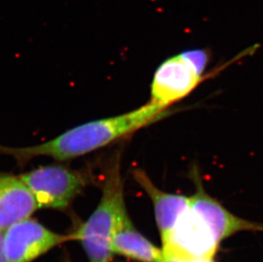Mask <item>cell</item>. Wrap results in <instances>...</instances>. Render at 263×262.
Masks as SVG:
<instances>
[{"mask_svg": "<svg viewBox=\"0 0 263 262\" xmlns=\"http://www.w3.org/2000/svg\"><path fill=\"white\" fill-rule=\"evenodd\" d=\"M127 213L119 161L110 166L102 185L99 204L72 236L82 245L89 262H111L112 239Z\"/></svg>", "mask_w": 263, "mask_h": 262, "instance_id": "cell-2", "label": "cell"}, {"mask_svg": "<svg viewBox=\"0 0 263 262\" xmlns=\"http://www.w3.org/2000/svg\"><path fill=\"white\" fill-rule=\"evenodd\" d=\"M114 254L138 262H164L159 249L135 228L126 215L116 228L112 239Z\"/></svg>", "mask_w": 263, "mask_h": 262, "instance_id": "cell-10", "label": "cell"}, {"mask_svg": "<svg viewBox=\"0 0 263 262\" xmlns=\"http://www.w3.org/2000/svg\"><path fill=\"white\" fill-rule=\"evenodd\" d=\"M3 241H4V232L0 231V262H7L5 259V253H4Z\"/></svg>", "mask_w": 263, "mask_h": 262, "instance_id": "cell-11", "label": "cell"}, {"mask_svg": "<svg viewBox=\"0 0 263 262\" xmlns=\"http://www.w3.org/2000/svg\"><path fill=\"white\" fill-rule=\"evenodd\" d=\"M164 262H181L176 261V260H164ZM184 262H215V260H193V261H184Z\"/></svg>", "mask_w": 263, "mask_h": 262, "instance_id": "cell-12", "label": "cell"}, {"mask_svg": "<svg viewBox=\"0 0 263 262\" xmlns=\"http://www.w3.org/2000/svg\"><path fill=\"white\" fill-rule=\"evenodd\" d=\"M73 236L49 230L31 217L15 223L4 232L3 248L7 262H32Z\"/></svg>", "mask_w": 263, "mask_h": 262, "instance_id": "cell-6", "label": "cell"}, {"mask_svg": "<svg viewBox=\"0 0 263 262\" xmlns=\"http://www.w3.org/2000/svg\"><path fill=\"white\" fill-rule=\"evenodd\" d=\"M190 174L195 188L194 194L190 196V204L208 221L220 244L243 231L263 232L262 224L238 217L210 195L206 192L199 171L195 166Z\"/></svg>", "mask_w": 263, "mask_h": 262, "instance_id": "cell-7", "label": "cell"}, {"mask_svg": "<svg viewBox=\"0 0 263 262\" xmlns=\"http://www.w3.org/2000/svg\"><path fill=\"white\" fill-rule=\"evenodd\" d=\"M132 174L135 181L151 199L162 241L174 228L181 214L189 208L190 197L167 193L159 189L141 169H136Z\"/></svg>", "mask_w": 263, "mask_h": 262, "instance_id": "cell-9", "label": "cell"}, {"mask_svg": "<svg viewBox=\"0 0 263 262\" xmlns=\"http://www.w3.org/2000/svg\"><path fill=\"white\" fill-rule=\"evenodd\" d=\"M19 177L39 209L65 210L86 185L82 174L62 165L43 166Z\"/></svg>", "mask_w": 263, "mask_h": 262, "instance_id": "cell-4", "label": "cell"}, {"mask_svg": "<svg viewBox=\"0 0 263 262\" xmlns=\"http://www.w3.org/2000/svg\"><path fill=\"white\" fill-rule=\"evenodd\" d=\"M206 77L186 51L168 58L154 73L148 102L166 111L172 105L189 97Z\"/></svg>", "mask_w": 263, "mask_h": 262, "instance_id": "cell-5", "label": "cell"}, {"mask_svg": "<svg viewBox=\"0 0 263 262\" xmlns=\"http://www.w3.org/2000/svg\"><path fill=\"white\" fill-rule=\"evenodd\" d=\"M161 242L164 260L181 262L213 260L220 245L208 221L190 203Z\"/></svg>", "mask_w": 263, "mask_h": 262, "instance_id": "cell-3", "label": "cell"}, {"mask_svg": "<svg viewBox=\"0 0 263 262\" xmlns=\"http://www.w3.org/2000/svg\"><path fill=\"white\" fill-rule=\"evenodd\" d=\"M164 111L163 109L148 102L139 108L119 116L81 124L45 143L27 147L0 146V154L13 157L19 164L37 157H50L58 161L69 160L134 133L157 121Z\"/></svg>", "mask_w": 263, "mask_h": 262, "instance_id": "cell-1", "label": "cell"}, {"mask_svg": "<svg viewBox=\"0 0 263 262\" xmlns=\"http://www.w3.org/2000/svg\"><path fill=\"white\" fill-rule=\"evenodd\" d=\"M39 210L36 200L19 176L0 173V231L31 217Z\"/></svg>", "mask_w": 263, "mask_h": 262, "instance_id": "cell-8", "label": "cell"}]
</instances>
